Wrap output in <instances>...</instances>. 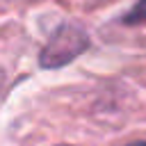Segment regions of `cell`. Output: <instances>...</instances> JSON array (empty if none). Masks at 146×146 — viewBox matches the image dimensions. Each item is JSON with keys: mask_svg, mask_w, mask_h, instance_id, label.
Segmentation results:
<instances>
[{"mask_svg": "<svg viewBox=\"0 0 146 146\" xmlns=\"http://www.w3.org/2000/svg\"><path fill=\"white\" fill-rule=\"evenodd\" d=\"M89 48V36L82 27L73 25V23H62L50 39L46 41V46L39 52V66L46 71H55L62 68L66 64H71L73 59H78V55H82Z\"/></svg>", "mask_w": 146, "mask_h": 146, "instance_id": "6da1fadb", "label": "cell"}, {"mask_svg": "<svg viewBox=\"0 0 146 146\" xmlns=\"http://www.w3.org/2000/svg\"><path fill=\"white\" fill-rule=\"evenodd\" d=\"M125 25H146V0H139L125 16H123Z\"/></svg>", "mask_w": 146, "mask_h": 146, "instance_id": "7a4b0ae2", "label": "cell"}, {"mask_svg": "<svg viewBox=\"0 0 146 146\" xmlns=\"http://www.w3.org/2000/svg\"><path fill=\"white\" fill-rule=\"evenodd\" d=\"M125 146H146V139H137V141H130Z\"/></svg>", "mask_w": 146, "mask_h": 146, "instance_id": "3957f363", "label": "cell"}, {"mask_svg": "<svg viewBox=\"0 0 146 146\" xmlns=\"http://www.w3.org/2000/svg\"><path fill=\"white\" fill-rule=\"evenodd\" d=\"M59 146H66V144H59Z\"/></svg>", "mask_w": 146, "mask_h": 146, "instance_id": "277c9868", "label": "cell"}]
</instances>
